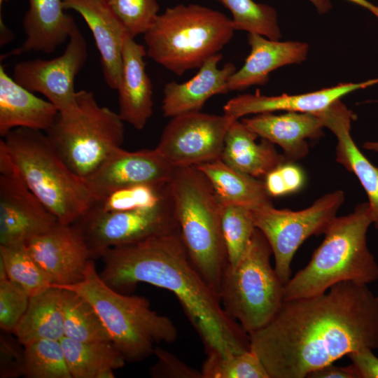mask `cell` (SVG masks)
<instances>
[{"instance_id": "cell-1", "label": "cell", "mask_w": 378, "mask_h": 378, "mask_svg": "<svg viewBox=\"0 0 378 378\" xmlns=\"http://www.w3.org/2000/svg\"><path fill=\"white\" fill-rule=\"evenodd\" d=\"M248 339L270 378H304L351 352L378 349V296L368 284L340 282L323 293L284 301Z\"/></svg>"}, {"instance_id": "cell-2", "label": "cell", "mask_w": 378, "mask_h": 378, "mask_svg": "<svg viewBox=\"0 0 378 378\" xmlns=\"http://www.w3.org/2000/svg\"><path fill=\"white\" fill-rule=\"evenodd\" d=\"M99 272L114 290L130 294L139 283L176 297L207 354L250 349L248 335L224 310L220 296L192 264L179 230L144 241L112 247L100 256Z\"/></svg>"}, {"instance_id": "cell-3", "label": "cell", "mask_w": 378, "mask_h": 378, "mask_svg": "<svg viewBox=\"0 0 378 378\" xmlns=\"http://www.w3.org/2000/svg\"><path fill=\"white\" fill-rule=\"evenodd\" d=\"M372 225L368 202L336 216L308 264L284 284V300L308 298L342 281L369 284L378 280V263L367 244Z\"/></svg>"}, {"instance_id": "cell-4", "label": "cell", "mask_w": 378, "mask_h": 378, "mask_svg": "<svg viewBox=\"0 0 378 378\" xmlns=\"http://www.w3.org/2000/svg\"><path fill=\"white\" fill-rule=\"evenodd\" d=\"M23 180L59 223L71 225L93 197L83 178L65 162L47 134L19 127L0 140Z\"/></svg>"}, {"instance_id": "cell-5", "label": "cell", "mask_w": 378, "mask_h": 378, "mask_svg": "<svg viewBox=\"0 0 378 378\" xmlns=\"http://www.w3.org/2000/svg\"><path fill=\"white\" fill-rule=\"evenodd\" d=\"M55 287L75 291L91 303L112 343L127 362L141 361L153 354L157 344L177 339V329L169 317L153 311L144 296L110 287L99 276L93 260L82 281Z\"/></svg>"}, {"instance_id": "cell-6", "label": "cell", "mask_w": 378, "mask_h": 378, "mask_svg": "<svg viewBox=\"0 0 378 378\" xmlns=\"http://www.w3.org/2000/svg\"><path fill=\"white\" fill-rule=\"evenodd\" d=\"M169 190L189 258L218 293L228 263L221 230V204L208 178L196 167H176Z\"/></svg>"}, {"instance_id": "cell-7", "label": "cell", "mask_w": 378, "mask_h": 378, "mask_svg": "<svg viewBox=\"0 0 378 378\" xmlns=\"http://www.w3.org/2000/svg\"><path fill=\"white\" fill-rule=\"evenodd\" d=\"M235 31L231 19L220 11L178 4L159 14L144 39L147 55L181 76L219 53Z\"/></svg>"}, {"instance_id": "cell-8", "label": "cell", "mask_w": 378, "mask_h": 378, "mask_svg": "<svg viewBox=\"0 0 378 378\" xmlns=\"http://www.w3.org/2000/svg\"><path fill=\"white\" fill-rule=\"evenodd\" d=\"M272 251L256 228L246 251L235 266L225 267L219 296L225 312L248 335L266 326L284 302V286L271 265Z\"/></svg>"}, {"instance_id": "cell-9", "label": "cell", "mask_w": 378, "mask_h": 378, "mask_svg": "<svg viewBox=\"0 0 378 378\" xmlns=\"http://www.w3.org/2000/svg\"><path fill=\"white\" fill-rule=\"evenodd\" d=\"M77 108L69 115H58L46 132L68 166L85 179L124 141V125L118 113L101 106L94 93L76 92Z\"/></svg>"}, {"instance_id": "cell-10", "label": "cell", "mask_w": 378, "mask_h": 378, "mask_svg": "<svg viewBox=\"0 0 378 378\" xmlns=\"http://www.w3.org/2000/svg\"><path fill=\"white\" fill-rule=\"evenodd\" d=\"M344 202V192L337 190L300 211L278 209L273 204L251 209L255 227L270 245L274 270L284 284L290 278L292 260L298 248L309 237L324 234Z\"/></svg>"}, {"instance_id": "cell-11", "label": "cell", "mask_w": 378, "mask_h": 378, "mask_svg": "<svg viewBox=\"0 0 378 378\" xmlns=\"http://www.w3.org/2000/svg\"><path fill=\"white\" fill-rule=\"evenodd\" d=\"M73 225L83 234L92 259L108 248L134 244L179 230L168 190L150 206L106 212L88 209Z\"/></svg>"}, {"instance_id": "cell-12", "label": "cell", "mask_w": 378, "mask_h": 378, "mask_svg": "<svg viewBox=\"0 0 378 378\" xmlns=\"http://www.w3.org/2000/svg\"><path fill=\"white\" fill-rule=\"evenodd\" d=\"M234 120L225 113L200 111L177 115L164 127L155 148L176 167L221 160L227 132Z\"/></svg>"}, {"instance_id": "cell-13", "label": "cell", "mask_w": 378, "mask_h": 378, "mask_svg": "<svg viewBox=\"0 0 378 378\" xmlns=\"http://www.w3.org/2000/svg\"><path fill=\"white\" fill-rule=\"evenodd\" d=\"M88 57V44L78 26L63 53L51 59L36 58L17 63L13 78L32 92L42 94L62 115L77 108L75 79Z\"/></svg>"}, {"instance_id": "cell-14", "label": "cell", "mask_w": 378, "mask_h": 378, "mask_svg": "<svg viewBox=\"0 0 378 378\" xmlns=\"http://www.w3.org/2000/svg\"><path fill=\"white\" fill-rule=\"evenodd\" d=\"M57 223L27 186L0 144V245L27 244Z\"/></svg>"}, {"instance_id": "cell-15", "label": "cell", "mask_w": 378, "mask_h": 378, "mask_svg": "<svg viewBox=\"0 0 378 378\" xmlns=\"http://www.w3.org/2000/svg\"><path fill=\"white\" fill-rule=\"evenodd\" d=\"M26 245L52 286L82 281L90 261L94 260L83 234L73 224L58 222Z\"/></svg>"}, {"instance_id": "cell-16", "label": "cell", "mask_w": 378, "mask_h": 378, "mask_svg": "<svg viewBox=\"0 0 378 378\" xmlns=\"http://www.w3.org/2000/svg\"><path fill=\"white\" fill-rule=\"evenodd\" d=\"M176 168L155 148L136 151L119 148L84 181L95 199L128 186L168 183Z\"/></svg>"}, {"instance_id": "cell-17", "label": "cell", "mask_w": 378, "mask_h": 378, "mask_svg": "<svg viewBox=\"0 0 378 378\" xmlns=\"http://www.w3.org/2000/svg\"><path fill=\"white\" fill-rule=\"evenodd\" d=\"M378 84V78L358 83H342L311 92L277 96L259 93L243 94L230 99L223 106V113L239 120L250 114L286 112L318 113L342 97L356 90Z\"/></svg>"}, {"instance_id": "cell-18", "label": "cell", "mask_w": 378, "mask_h": 378, "mask_svg": "<svg viewBox=\"0 0 378 378\" xmlns=\"http://www.w3.org/2000/svg\"><path fill=\"white\" fill-rule=\"evenodd\" d=\"M63 4L65 10H74L84 19L100 55L104 80L109 88L117 90L123 46L130 36L127 29L104 1L63 0Z\"/></svg>"}, {"instance_id": "cell-19", "label": "cell", "mask_w": 378, "mask_h": 378, "mask_svg": "<svg viewBox=\"0 0 378 378\" xmlns=\"http://www.w3.org/2000/svg\"><path fill=\"white\" fill-rule=\"evenodd\" d=\"M316 113L324 127L337 137L335 160L360 181L368 198L372 224L378 230V167L362 153L351 136L356 115L340 99Z\"/></svg>"}, {"instance_id": "cell-20", "label": "cell", "mask_w": 378, "mask_h": 378, "mask_svg": "<svg viewBox=\"0 0 378 378\" xmlns=\"http://www.w3.org/2000/svg\"><path fill=\"white\" fill-rule=\"evenodd\" d=\"M248 43L250 52L242 66L230 78L229 92L265 85L273 71L304 62L309 50L305 42L272 40L257 34H248Z\"/></svg>"}, {"instance_id": "cell-21", "label": "cell", "mask_w": 378, "mask_h": 378, "mask_svg": "<svg viewBox=\"0 0 378 378\" xmlns=\"http://www.w3.org/2000/svg\"><path fill=\"white\" fill-rule=\"evenodd\" d=\"M241 121L259 136L279 146L287 162L304 158L309 152L307 139L323 135V123L317 113L286 112L265 113L244 118Z\"/></svg>"}, {"instance_id": "cell-22", "label": "cell", "mask_w": 378, "mask_h": 378, "mask_svg": "<svg viewBox=\"0 0 378 378\" xmlns=\"http://www.w3.org/2000/svg\"><path fill=\"white\" fill-rule=\"evenodd\" d=\"M146 48L134 38L125 40L117 88L120 118L139 130L144 129L153 114V85L146 71Z\"/></svg>"}, {"instance_id": "cell-23", "label": "cell", "mask_w": 378, "mask_h": 378, "mask_svg": "<svg viewBox=\"0 0 378 378\" xmlns=\"http://www.w3.org/2000/svg\"><path fill=\"white\" fill-rule=\"evenodd\" d=\"M223 58L219 52L207 59L191 79L178 83L171 81L163 89L162 110L165 117L199 111L211 97L229 92L227 83L237 69L233 63L218 64Z\"/></svg>"}, {"instance_id": "cell-24", "label": "cell", "mask_w": 378, "mask_h": 378, "mask_svg": "<svg viewBox=\"0 0 378 378\" xmlns=\"http://www.w3.org/2000/svg\"><path fill=\"white\" fill-rule=\"evenodd\" d=\"M59 115L48 100L18 83L0 66V135L4 137L11 130L25 127L47 132Z\"/></svg>"}, {"instance_id": "cell-25", "label": "cell", "mask_w": 378, "mask_h": 378, "mask_svg": "<svg viewBox=\"0 0 378 378\" xmlns=\"http://www.w3.org/2000/svg\"><path fill=\"white\" fill-rule=\"evenodd\" d=\"M29 9L22 20L26 38L10 55L31 51L50 54L67 40L77 26L64 12L63 0H28Z\"/></svg>"}, {"instance_id": "cell-26", "label": "cell", "mask_w": 378, "mask_h": 378, "mask_svg": "<svg viewBox=\"0 0 378 378\" xmlns=\"http://www.w3.org/2000/svg\"><path fill=\"white\" fill-rule=\"evenodd\" d=\"M241 120L230 126L225 138L221 160L230 167L255 178L265 177L282 164L287 162L271 141L262 138Z\"/></svg>"}, {"instance_id": "cell-27", "label": "cell", "mask_w": 378, "mask_h": 378, "mask_svg": "<svg viewBox=\"0 0 378 378\" xmlns=\"http://www.w3.org/2000/svg\"><path fill=\"white\" fill-rule=\"evenodd\" d=\"M196 167L208 178L221 204L251 209L273 204L263 181L236 170L221 160Z\"/></svg>"}, {"instance_id": "cell-28", "label": "cell", "mask_w": 378, "mask_h": 378, "mask_svg": "<svg viewBox=\"0 0 378 378\" xmlns=\"http://www.w3.org/2000/svg\"><path fill=\"white\" fill-rule=\"evenodd\" d=\"M13 334L22 344L42 339L60 340L64 336L62 289L52 286L31 296Z\"/></svg>"}, {"instance_id": "cell-29", "label": "cell", "mask_w": 378, "mask_h": 378, "mask_svg": "<svg viewBox=\"0 0 378 378\" xmlns=\"http://www.w3.org/2000/svg\"><path fill=\"white\" fill-rule=\"evenodd\" d=\"M71 378H97L106 370L122 368L127 362L112 342L60 340Z\"/></svg>"}, {"instance_id": "cell-30", "label": "cell", "mask_w": 378, "mask_h": 378, "mask_svg": "<svg viewBox=\"0 0 378 378\" xmlns=\"http://www.w3.org/2000/svg\"><path fill=\"white\" fill-rule=\"evenodd\" d=\"M61 289L64 337L78 342H111L91 303L75 291Z\"/></svg>"}, {"instance_id": "cell-31", "label": "cell", "mask_w": 378, "mask_h": 378, "mask_svg": "<svg viewBox=\"0 0 378 378\" xmlns=\"http://www.w3.org/2000/svg\"><path fill=\"white\" fill-rule=\"evenodd\" d=\"M0 262L5 267L8 279L21 286L30 297L52 286L25 243L0 245Z\"/></svg>"}, {"instance_id": "cell-32", "label": "cell", "mask_w": 378, "mask_h": 378, "mask_svg": "<svg viewBox=\"0 0 378 378\" xmlns=\"http://www.w3.org/2000/svg\"><path fill=\"white\" fill-rule=\"evenodd\" d=\"M217 1L231 13L235 30L260 34L272 40L281 38L277 13L273 7L253 0Z\"/></svg>"}, {"instance_id": "cell-33", "label": "cell", "mask_w": 378, "mask_h": 378, "mask_svg": "<svg viewBox=\"0 0 378 378\" xmlns=\"http://www.w3.org/2000/svg\"><path fill=\"white\" fill-rule=\"evenodd\" d=\"M220 224L228 264L235 266L248 248L256 229L251 208L221 204Z\"/></svg>"}, {"instance_id": "cell-34", "label": "cell", "mask_w": 378, "mask_h": 378, "mask_svg": "<svg viewBox=\"0 0 378 378\" xmlns=\"http://www.w3.org/2000/svg\"><path fill=\"white\" fill-rule=\"evenodd\" d=\"M23 345L24 377L71 378L60 340L42 339Z\"/></svg>"}, {"instance_id": "cell-35", "label": "cell", "mask_w": 378, "mask_h": 378, "mask_svg": "<svg viewBox=\"0 0 378 378\" xmlns=\"http://www.w3.org/2000/svg\"><path fill=\"white\" fill-rule=\"evenodd\" d=\"M168 185L140 184L118 189L93 199L89 209L115 212L150 206L164 197Z\"/></svg>"}, {"instance_id": "cell-36", "label": "cell", "mask_w": 378, "mask_h": 378, "mask_svg": "<svg viewBox=\"0 0 378 378\" xmlns=\"http://www.w3.org/2000/svg\"><path fill=\"white\" fill-rule=\"evenodd\" d=\"M206 356L201 370L202 378H270L258 356L250 349Z\"/></svg>"}, {"instance_id": "cell-37", "label": "cell", "mask_w": 378, "mask_h": 378, "mask_svg": "<svg viewBox=\"0 0 378 378\" xmlns=\"http://www.w3.org/2000/svg\"><path fill=\"white\" fill-rule=\"evenodd\" d=\"M106 3L134 38L144 35L159 15L158 0H108Z\"/></svg>"}, {"instance_id": "cell-38", "label": "cell", "mask_w": 378, "mask_h": 378, "mask_svg": "<svg viewBox=\"0 0 378 378\" xmlns=\"http://www.w3.org/2000/svg\"><path fill=\"white\" fill-rule=\"evenodd\" d=\"M30 296L19 285L8 279H0V328L13 332L24 316Z\"/></svg>"}, {"instance_id": "cell-39", "label": "cell", "mask_w": 378, "mask_h": 378, "mask_svg": "<svg viewBox=\"0 0 378 378\" xmlns=\"http://www.w3.org/2000/svg\"><path fill=\"white\" fill-rule=\"evenodd\" d=\"M24 347L15 335L1 330L0 335V377L24 376Z\"/></svg>"}, {"instance_id": "cell-40", "label": "cell", "mask_w": 378, "mask_h": 378, "mask_svg": "<svg viewBox=\"0 0 378 378\" xmlns=\"http://www.w3.org/2000/svg\"><path fill=\"white\" fill-rule=\"evenodd\" d=\"M266 190L271 197H278L299 190L304 181L301 169L293 162H285L265 176Z\"/></svg>"}, {"instance_id": "cell-41", "label": "cell", "mask_w": 378, "mask_h": 378, "mask_svg": "<svg viewBox=\"0 0 378 378\" xmlns=\"http://www.w3.org/2000/svg\"><path fill=\"white\" fill-rule=\"evenodd\" d=\"M153 354L157 360L149 370L153 378H202L201 370L190 367L160 346H155Z\"/></svg>"}, {"instance_id": "cell-42", "label": "cell", "mask_w": 378, "mask_h": 378, "mask_svg": "<svg viewBox=\"0 0 378 378\" xmlns=\"http://www.w3.org/2000/svg\"><path fill=\"white\" fill-rule=\"evenodd\" d=\"M373 351L365 348L347 355L358 378H378V357L374 354Z\"/></svg>"}, {"instance_id": "cell-43", "label": "cell", "mask_w": 378, "mask_h": 378, "mask_svg": "<svg viewBox=\"0 0 378 378\" xmlns=\"http://www.w3.org/2000/svg\"><path fill=\"white\" fill-rule=\"evenodd\" d=\"M308 378H358V373L352 364L345 367L336 366L333 363L318 368L311 373Z\"/></svg>"}, {"instance_id": "cell-44", "label": "cell", "mask_w": 378, "mask_h": 378, "mask_svg": "<svg viewBox=\"0 0 378 378\" xmlns=\"http://www.w3.org/2000/svg\"><path fill=\"white\" fill-rule=\"evenodd\" d=\"M316 8L319 14H325L328 12L332 5L329 0H309Z\"/></svg>"}, {"instance_id": "cell-45", "label": "cell", "mask_w": 378, "mask_h": 378, "mask_svg": "<svg viewBox=\"0 0 378 378\" xmlns=\"http://www.w3.org/2000/svg\"><path fill=\"white\" fill-rule=\"evenodd\" d=\"M347 1L365 8V9L370 11L374 15H375L378 18V6L372 4L368 0H347Z\"/></svg>"}, {"instance_id": "cell-46", "label": "cell", "mask_w": 378, "mask_h": 378, "mask_svg": "<svg viewBox=\"0 0 378 378\" xmlns=\"http://www.w3.org/2000/svg\"><path fill=\"white\" fill-rule=\"evenodd\" d=\"M0 27H1V46L5 45L7 43H9V41L13 38L11 35V31L8 30V28L6 26V24L2 21V19L1 18L0 20Z\"/></svg>"}, {"instance_id": "cell-47", "label": "cell", "mask_w": 378, "mask_h": 378, "mask_svg": "<svg viewBox=\"0 0 378 378\" xmlns=\"http://www.w3.org/2000/svg\"><path fill=\"white\" fill-rule=\"evenodd\" d=\"M363 148L368 150L378 153V141H367L363 144Z\"/></svg>"}, {"instance_id": "cell-48", "label": "cell", "mask_w": 378, "mask_h": 378, "mask_svg": "<svg viewBox=\"0 0 378 378\" xmlns=\"http://www.w3.org/2000/svg\"><path fill=\"white\" fill-rule=\"evenodd\" d=\"M8 1V0H0V6L1 7L2 4H4V2H6Z\"/></svg>"}, {"instance_id": "cell-49", "label": "cell", "mask_w": 378, "mask_h": 378, "mask_svg": "<svg viewBox=\"0 0 378 378\" xmlns=\"http://www.w3.org/2000/svg\"><path fill=\"white\" fill-rule=\"evenodd\" d=\"M102 1H104L107 2L108 0H102Z\"/></svg>"}, {"instance_id": "cell-50", "label": "cell", "mask_w": 378, "mask_h": 378, "mask_svg": "<svg viewBox=\"0 0 378 378\" xmlns=\"http://www.w3.org/2000/svg\"><path fill=\"white\" fill-rule=\"evenodd\" d=\"M376 102H378V100H377Z\"/></svg>"}]
</instances>
